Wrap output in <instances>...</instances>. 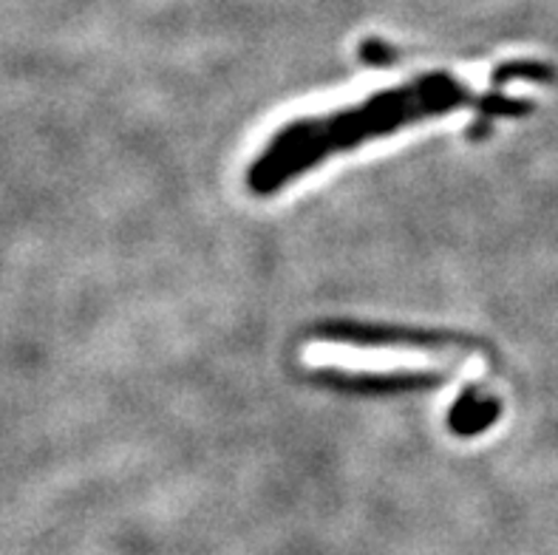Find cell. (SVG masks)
<instances>
[{"instance_id":"1","label":"cell","mask_w":558,"mask_h":555,"mask_svg":"<svg viewBox=\"0 0 558 555\" xmlns=\"http://www.w3.org/2000/svg\"><path fill=\"white\" fill-rule=\"evenodd\" d=\"M480 102L482 97H474L462 80L446 71H434L411 83L372 94L361 106L298 117L269 136L267 148L250 165L247 184L255 196H272L326 159L361 148L366 140H383L403 128Z\"/></svg>"},{"instance_id":"2","label":"cell","mask_w":558,"mask_h":555,"mask_svg":"<svg viewBox=\"0 0 558 555\" xmlns=\"http://www.w3.org/2000/svg\"><path fill=\"white\" fill-rule=\"evenodd\" d=\"M499 417V402L490 394H482L480 388H468L460 400L451 408V429L462 436H474L480 431L490 429Z\"/></svg>"}]
</instances>
